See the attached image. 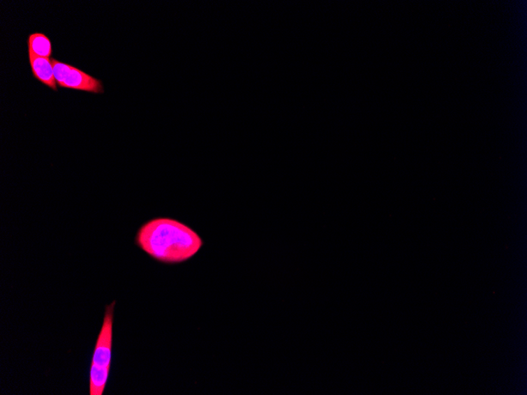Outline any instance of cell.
<instances>
[{
  "label": "cell",
  "instance_id": "6da1fadb",
  "mask_svg": "<svg viewBox=\"0 0 527 395\" xmlns=\"http://www.w3.org/2000/svg\"><path fill=\"white\" fill-rule=\"evenodd\" d=\"M136 244L159 262L180 264L201 251L200 235L184 223L171 218H156L142 225L136 236Z\"/></svg>",
  "mask_w": 527,
  "mask_h": 395
},
{
  "label": "cell",
  "instance_id": "7a4b0ae2",
  "mask_svg": "<svg viewBox=\"0 0 527 395\" xmlns=\"http://www.w3.org/2000/svg\"><path fill=\"white\" fill-rule=\"evenodd\" d=\"M114 306L116 301L106 307L104 321L95 345L92 364L101 367L111 368Z\"/></svg>",
  "mask_w": 527,
  "mask_h": 395
},
{
  "label": "cell",
  "instance_id": "3957f363",
  "mask_svg": "<svg viewBox=\"0 0 527 395\" xmlns=\"http://www.w3.org/2000/svg\"><path fill=\"white\" fill-rule=\"evenodd\" d=\"M60 87L84 91L92 94H104L102 82L71 66Z\"/></svg>",
  "mask_w": 527,
  "mask_h": 395
},
{
  "label": "cell",
  "instance_id": "277c9868",
  "mask_svg": "<svg viewBox=\"0 0 527 395\" xmlns=\"http://www.w3.org/2000/svg\"><path fill=\"white\" fill-rule=\"evenodd\" d=\"M29 59L34 77L46 87L57 91V83L53 74L50 59L36 57L32 53H29Z\"/></svg>",
  "mask_w": 527,
  "mask_h": 395
},
{
  "label": "cell",
  "instance_id": "5b68a950",
  "mask_svg": "<svg viewBox=\"0 0 527 395\" xmlns=\"http://www.w3.org/2000/svg\"><path fill=\"white\" fill-rule=\"evenodd\" d=\"M110 368L91 364L89 375L90 395H102L104 394Z\"/></svg>",
  "mask_w": 527,
  "mask_h": 395
},
{
  "label": "cell",
  "instance_id": "8992f818",
  "mask_svg": "<svg viewBox=\"0 0 527 395\" xmlns=\"http://www.w3.org/2000/svg\"><path fill=\"white\" fill-rule=\"evenodd\" d=\"M29 53L36 57L51 59L52 47L51 40L44 33H35L29 36Z\"/></svg>",
  "mask_w": 527,
  "mask_h": 395
},
{
  "label": "cell",
  "instance_id": "52a82bcc",
  "mask_svg": "<svg viewBox=\"0 0 527 395\" xmlns=\"http://www.w3.org/2000/svg\"><path fill=\"white\" fill-rule=\"evenodd\" d=\"M50 61L57 86L60 87L64 81L65 77L68 75V73L71 68V65L59 62V61L52 58L50 59Z\"/></svg>",
  "mask_w": 527,
  "mask_h": 395
}]
</instances>
